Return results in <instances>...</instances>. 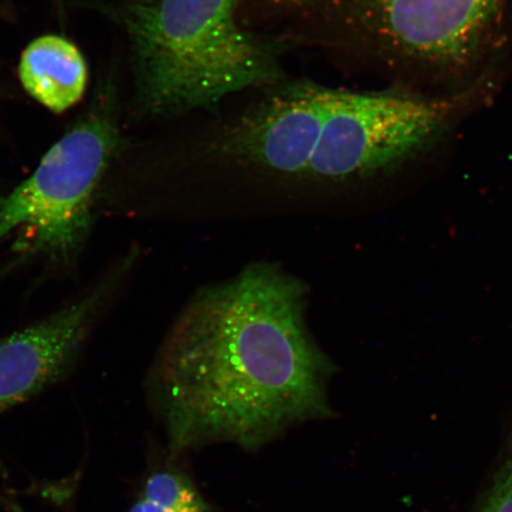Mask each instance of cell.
<instances>
[{
	"label": "cell",
	"instance_id": "cell-1",
	"mask_svg": "<svg viewBox=\"0 0 512 512\" xmlns=\"http://www.w3.org/2000/svg\"><path fill=\"white\" fill-rule=\"evenodd\" d=\"M305 310L302 281L270 264L191 299L147 377L172 453L216 443L256 451L331 418L335 368L313 341Z\"/></svg>",
	"mask_w": 512,
	"mask_h": 512
},
{
	"label": "cell",
	"instance_id": "cell-2",
	"mask_svg": "<svg viewBox=\"0 0 512 512\" xmlns=\"http://www.w3.org/2000/svg\"><path fill=\"white\" fill-rule=\"evenodd\" d=\"M241 0H121L134 104L151 118L210 111L229 95L275 86V48L240 27Z\"/></svg>",
	"mask_w": 512,
	"mask_h": 512
},
{
	"label": "cell",
	"instance_id": "cell-3",
	"mask_svg": "<svg viewBox=\"0 0 512 512\" xmlns=\"http://www.w3.org/2000/svg\"><path fill=\"white\" fill-rule=\"evenodd\" d=\"M123 145L110 108L87 115L50 147L24 182L0 197V245L48 272L78 265L91 236L108 172Z\"/></svg>",
	"mask_w": 512,
	"mask_h": 512
},
{
	"label": "cell",
	"instance_id": "cell-4",
	"mask_svg": "<svg viewBox=\"0 0 512 512\" xmlns=\"http://www.w3.org/2000/svg\"><path fill=\"white\" fill-rule=\"evenodd\" d=\"M342 37L383 70L421 82L472 80L495 53L507 0H319Z\"/></svg>",
	"mask_w": 512,
	"mask_h": 512
},
{
	"label": "cell",
	"instance_id": "cell-5",
	"mask_svg": "<svg viewBox=\"0 0 512 512\" xmlns=\"http://www.w3.org/2000/svg\"><path fill=\"white\" fill-rule=\"evenodd\" d=\"M469 94L329 89L324 125L306 175L361 177L405 162L440 137Z\"/></svg>",
	"mask_w": 512,
	"mask_h": 512
},
{
	"label": "cell",
	"instance_id": "cell-6",
	"mask_svg": "<svg viewBox=\"0 0 512 512\" xmlns=\"http://www.w3.org/2000/svg\"><path fill=\"white\" fill-rule=\"evenodd\" d=\"M130 266L128 260L117 262L72 303L0 339V413L35 398L74 369Z\"/></svg>",
	"mask_w": 512,
	"mask_h": 512
},
{
	"label": "cell",
	"instance_id": "cell-7",
	"mask_svg": "<svg viewBox=\"0 0 512 512\" xmlns=\"http://www.w3.org/2000/svg\"><path fill=\"white\" fill-rule=\"evenodd\" d=\"M329 89L311 82L275 89L223 133L222 152L267 170L306 175L324 125Z\"/></svg>",
	"mask_w": 512,
	"mask_h": 512
},
{
	"label": "cell",
	"instance_id": "cell-8",
	"mask_svg": "<svg viewBox=\"0 0 512 512\" xmlns=\"http://www.w3.org/2000/svg\"><path fill=\"white\" fill-rule=\"evenodd\" d=\"M19 79L25 91L54 113L78 104L87 87V64L78 47L66 38H36L23 51Z\"/></svg>",
	"mask_w": 512,
	"mask_h": 512
},
{
	"label": "cell",
	"instance_id": "cell-9",
	"mask_svg": "<svg viewBox=\"0 0 512 512\" xmlns=\"http://www.w3.org/2000/svg\"><path fill=\"white\" fill-rule=\"evenodd\" d=\"M127 512H210V508L184 473L162 470L146 479Z\"/></svg>",
	"mask_w": 512,
	"mask_h": 512
},
{
	"label": "cell",
	"instance_id": "cell-10",
	"mask_svg": "<svg viewBox=\"0 0 512 512\" xmlns=\"http://www.w3.org/2000/svg\"><path fill=\"white\" fill-rule=\"evenodd\" d=\"M475 512H512V428Z\"/></svg>",
	"mask_w": 512,
	"mask_h": 512
}]
</instances>
